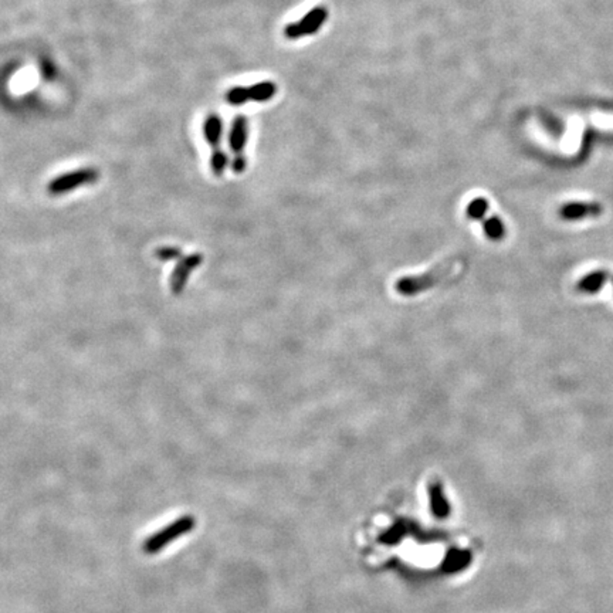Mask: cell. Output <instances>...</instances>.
<instances>
[{
  "label": "cell",
  "instance_id": "cell-2",
  "mask_svg": "<svg viewBox=\"0 0 613 613\" xmlns=\"http://www.w3.org/2000/svg\"><path fill=\"white\" fill-rule=\"evenodd\" d=\"M466 214L471 220L481 222L484 234L491 241H503L507 236V226L501 216L491 213L490 202L486 197H474L466 207Z\"/></svg>",
  "mask_w": 613,
  "mask_h": 613
},
{
  "label": "cell",
  "instance_id": "cell-3",
  "mask_svg": "<svg viewBox=\"0 0 613 613\" xmlns=\"http://www.w3.org/2000/svg\"><path fill=\"white\" fill-rule=\"evenodd\" d=\"M196 527V518L193 515H182L156 531L144 542V552L148 555H155L165 549L169 544L176 541L178 538L186 535Z\"/></svg>",
  "mask_w": 613,
  "mask_h": 613
},
{
  "label": "cell",
  "instance_id": "cell-14",
  "mask_svg": "<svg viewBox=\"0 0 613 613\" xmlns=\"http://www.w3.org/2000/svg\"><path fill=\"white\" fill-rule=\"evenodd\" d=\"M230 166H231L233 173H236V175H241V173L246 171V168H247L246 156H244V155H241V156H234V158L231 159V162H230Z\"/></svg>",
  "mask_w": 613,
  "mask_h": 613
},
{
  "label": "cell",
  "instance_id": "cell-10",
  "mask_svg": "<svg viewBox=\"0 0 613 613\" xmlns=\"http://www.w3.org/2000/svg\"><path fill=\"white\" fill-rule=\"evenodd\" d=\"M202 134L205 142L213 149H219L223 138V120L219 114L210 113L202 124Z\"/></svg>",
  "mask_w": 613,
  "mask_h": 613
},
{
  "label": "cell",
  "instance_id": "cell-1",
  "mask_svg": "<svg viewBox=\"0 0 613 613\" xmlns=\"http://www.w3.org/2000/svg\"><path fill=\"white\" fill-rule=\"evenodd\" d=\"M467 267V258L464 256H452L433 268L418 275H405L396 280L395 291L402 297H416L418 294L426 292L452 278L462 274Z\"/></svg>",
  "mask_w": 613,
  "mask_h": 613
},
{
  "label": "cell",
  "instance_id": "cell-7",
  "mask_svg": "<svg viewBox=\"0 0 613 613\" xmlns=\"http://www.w3.org/2000/svg\"><path fill=\"white\" fill-rule=\"evenodd\" d=\"M203 263V254L196 251L188 256H183L176 261L171 277H169V290L173 295H179L185 291L188 281L195 270H197Z\"/></svg>",
  "mask_w": 613,
  "mask_h": 613
},
{
  "label": "cell",
  "instance_id": "cell-9",
  "mask_svg": "<svg viewBox=\"0 0 613 613\" xmlns=\"http://www.w3.org/2000/svg\"><path fill=\"white\" fill-rule=\"evenodd\" d=\"M248 139V121L244 115H237L229 131V148L234 156L244 155V148Z\"/></svg>",
  "mask_w": 613,
  "mask_h": 613
},
{
  "label": "cell",
  "instance_id": "cell-11",
  "mask_svg": "<svg viewBox=\"0 0 613 613\" xmlns=\"http://www.w3.org/2000/svg\"><path fill=\"white\" fill-rule=\"evenodd\" d=\"M609 278L607 271L605 270H596L592 273H588L586 275H583L578 282H576V291L583 292V294H595L597 292L606 282V280Z\"/></svg>",
  "mask_w": 613,
  "mask_h": 613
},
{
  "label": "cell",
  "instance_id": "cell-4",
  "mask_svg": "<svg viewBox=\"0 0 613 613\" xmlns=\"http://www.w3.org/2000/svg\"><path fill=\"white\" fill-rule=\"evenodd\" d=\"M98 179H100V171L97 168L84 166L53 178L47 183L46 189L50 196H63L80 188L94 185Z\"/></svg>",
  "mask_w": 613,
  "mask_h": 613
},
{
  "label": "cell",
  "instance_id": "cell-6",
  "mask_svg": "<svg viewBox=\"0 0 613 613\" xmlns=\"http://www.w3.org/2000/svg\"><path fill=\"white\" fill-rule=\"evenodd\" d=\"M328 19V11L324 6H316L309 13L304 15L299 21L288 23L282 33L288 40H298L311 36L321 30L326 21Z\"/></svg>",
  "mask_w": 613,
  "mask_h": 613
},
{
  "label": "cell",
  "instance_id": "cell-8",
  "mask_svg": "<svg viewBox=\"0 0 613 613\" xmlns=\"http://www.w3.org/2000/svg\"><path fill=\"white\" fill-rule=\"evenodd\" d=\"M603 207L596 202H569L559 207L558 214L563 220H582L586 217H597Z\"/></svg>",
  "mask_w": 613,
  "mask_h": 613
},
{
  "label": "cell",
  "instance_id": "cell-12",
  "mask_svg": "<svg viewBox=\"0 0 613 613\" xmlns=\"http://www.w3.org/2000/svg\"><path fill=\"white\" fill-rule=\"evenodd\" d=\"M230 162L231 161L229 159L227 154L222 148L212 151V154H210V171L216 178H220L224 175Z\"/></svg>",
  "mask_w": 613,
  "mask_h": 613
},
{
  "label": "cell",
  "instance_id": "cell-13",
  "mask_svg": "<svg viewBox=\"0 0 613 613\" xmlns=\"http://www.w3.org/2000/svg\"><path fill=\"white\" fill-rule=\"evenodd\" d=\"M155 258L162 261V263H169V261H178L183 257V253L179 247L176 246H162L158 247L154 253Z\"/></svg>",
  "mask_w": 613,
  "mask_h": 613
},
{
  "label": "cell",
  "instance_id": "cell-5",
  "mask_svg": "<svg viewBox=\"0 0 613 613\" xmlns=\"http://www.w3.org/2000/svg\"><path fill=\"white\" fill-rule=\"evenodd\" d=\"M277 94V84L273 81H260L251 86H236L224 93V101L230 105H243L250 101L267 103Z\"/></svg>",
  "mask_w": 613,
  "mask_h": 613
}]
</instances>
